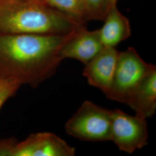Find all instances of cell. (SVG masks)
Returning <instances> with one entry per match:
<instances>
[{
  "label": "cell",
  "mask_w": 156,
  "mask_h": 156,
  "mask_svg": "<svg viewBox=\"0 0 156 156\" xmlns=\"http://www.w3.org/2000/svg\"><path fill=\"white\" fill-rule=\"evenodd\" d=\"M78 28L61 34H0V78L38 87L55 74L62 48Z\"/></svg>",
  "instance_id": "1"
},
{
  "label": "cell",
  "mask_w": 156,
  "mask_h": 156,
  "mask_svg": "<svg viewBox=\"0 0 156 156\" xmlns=\"http://www.w3.org/2000/svg\"><path fill=\"white\" fill-rule=\"evenodd\" d=\"M86 25L36 0L0 10V34H61Z\"/></svg>",
  "instance_id": "2"
},
{
  "label": "cell",
  "mask_w": 156,
  "mask_h": 156,
  "mask_svg": "<svg viewBox=\"0 0 156 156\" xmlns=\"http://www.w3.org/2000/svg\"><path fill=\"white\" fill-rule=\"evenodd\" d=\"M155 69V66L146 62L132 47L119 51L111 90L107 98L126 104L140 84Z\"/></svg>",
  "instance_id": "3"
},
{
  "label": "cell",
  "mask_w": 156,
  "mask_h": 156,
  "mask_svg": "<svg viewBox=\"0 0 156 156\" xmlns=\"http://www.w3.org/2000/svg\"><path fill=\"white\" fill-rule=\"evenodd\" d=\"M112 111L85 101L66 124L67 134L83 141L111 140Z\"/></svg>",
  "instance_id": "4"
},
{
  "label": "cell",
  "mask_w": 156,
  "mask_h": 156,
  "mask_svg": "<svg viewBox=\"0 0 156 156\" xmlns=\"http://www.w3.org/2000/svg\"><path fill=\"white\" fill-rule=\"evenodd\" d=\"M146 119L133 116L119 109L112 111L111 140L120 151L132 153L147 144Z\"/></svg>",
  "instance_id": "5"
},
{
  "label": "cell",
  "mask_w": 156,
  "mask_h": 156,
  "mask_svg": "<svg viewBox=\"0 0 156 156\" xmlns=\"http://www.w3.org/2000/svg\"><path fill=\"white\" fill-rule=\"evenodd\" d=\"M75 149L51 133H39L17 142L13 156H73Z\"/></svg>",
  "instance_id": "6"
},
{
  "label": "cell",
  "mask_w": 156,
  "mask_h": 156,
  "mask_svg": "<svg viewBox=\"0 0 156 156\" xmlns=\"http://www.w3.org/2000/svg\"><path fill=\"white\" fill-rule=\"evenodd\" d=\"M119 51L115 48L104 47L84 68V76L89 83L100 89L106 97L111 90Z\"/></svg>",
  "instance_id": "7"
},
{
  "label": "cell",
  "mask_w": 156,
  "mask_h": 156,
  "mask_svg": "<svg viewBox=\"0 0 156 156\" xmlns=\"http://www.w3.org/2000/svg\"><path fill=\"white\" fill-rule=\"evenodd\" d=\"M104 48L99 30L89 31L86 26H82L63 46L60 54L63 60L75 59L85 66Z\"/></svg>",
  "instance_id": "8"
},
{
  "label": "cell",
  "mask_w": 156,
  "mask_h": 156,
  "mask_svg": "<svg viewBox=\"0 0 156 156\" xmlns=\"http://www.w3.org/2000/svg\"><path fill=\"white\" fill-rule=\"evenodd\" d=\"M126 104L135 112L137 117L146 119L154 115L156 109V69L146 77Z\"/></svg>",
  "instance_id": "9"
},
{
  "label": "cell",
  "mask_w": 156,
  "mask_h": 156,
  "mask_svg": "<svg viewBox=\"0 0 156 156\" xmlns=\"http://www.w3.org/2000/svg\"><path fill=\"white\" fill-rule=\"evenodd\" d=\"M105 23L99 29L101 40L104 47L115 48L131 35V29L128 19L119 11L117 6L107 12L104 20Z\"/></svg>",
  "instance_id": "10"
},
{
  "label": "cell",
  "mask_w": 156,
  "mask_h": 156,
  "mask_svg": "<svg viewBox=\"0 0 156 156\" xmlns=\"http://www.w3.org/2000/svg\"><path fill=\"white\" fill-rule=\"evenodd\" d=\"M61 12L86 25V19L83 0H36Z\"/></svg>",
  "instance_id": "11"
},
{
  "label": "cell",
  "mask_w": 156,
  "mask_h": 156,
  "mask_svg": "<svg viewBox=\"0 0 156 156\" xmlns=\"http://www.w3.org/2000/svg\"><path fill=\"white\" fill-rule=\"evenodd\" d=\"M108 0H83L86 21L104 20Z\"/></svg>",
  "instance_id": "12"
},
{
  "label": "cell",
  "mask_w": 156,
  "mask_h": 156,
  "mask_svg": "<svg viewBox=\"0 0 156 156\" xmlns=\"http://www.w3.org/2000/svg\"><path fill=\"white\" fill-rule=\"evenodd\" d=\"M21 86L15 80L0 78V110L6 101L16 94Z\"/></svg>",
  "instance_id": "13"
},
{
  "label": "cell",
  "mask_w": 156,
  "mask_h": 156,
  "mask_svg": "<svg viewBox=\"0 0 156 156\" xmlns=\"http://www.w3.org/2000/svg\"><path fill=\"white\" fill-rule=\"evenodd\" d=\"M17 142L13 137L0 140V156H13Z\"/></svg>",
  "instance_id": "14"
},
{
  "label": "cell",
  "mask_w": 156,
  "mask_h": 156,
  "mask_svg": "<svg viewBox=\"0 0 156 156\" xmlns=\"http://www.w3.org/2000/svg\"><path fill=\"white\" fill-rule=\"evenodd\" d=\"M118 0H108V8H107V12L108 11L112 8L115 7L116 6L117 2Z\"/></svg>",
  "instance_id": "15"
}]
</instances>
